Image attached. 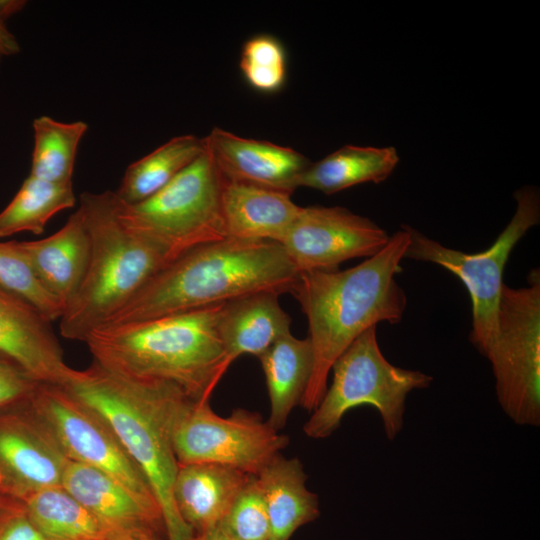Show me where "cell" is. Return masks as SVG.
Listing matches in <instances>:
<instances>
[{
	"label": "cell",
	"mask_w": 540,
	"mask_h": 540,
	"mask_svg": "<svg viewBox=\"0 0 540 540\" xmlns=\"http://www.w3.org/2000/svg\"><path fill=\"white\" fill-rule=\"evenodd\" d=\"M38 383L0 355V409L28 400Z\"/></svg>",
	"instance_id": "obj_32"
},
{
	"label": "cell",
	"mask_w": 540,
	"mask_h": 540,
	"mask_svg": "<svg viewBox=\"0 0 540 540\" xmlns=\"http://www.w3.org/2000/svg\"><path fill=\"white\" fill-rule=\"evenodd\" d=\"M51 321L0 287V355L40 383L66 385L75 370L64 359Z\"/></svg>",
	"instance_id": "obj_14"
},
{
	"label": "cell",
	"mask_w": 540,
	"mask_h": 540,
	"mask_svg": "<svg viewBox=\"0 0 540 540\" xmlns=\"http://www.w3.org/2000/svg\"><path fill=\"white\" fill-rule=\"evenodd\" d=\"M2 485H3V476H2V474L0 472V489H1Z\"/></svg>",
	"instance_id": "obj_37"
},
{
	"label": "cell",
	"mask_w": 540,
	"mask_h": 540,
	"mask_svg": "<svg viewBox=\"0 0 540 540\" xmlns=\"http://www.w3.org/2000/svg\"><path fill=\"white\" fill-rule=\"evenodd\" d=\"M410 242L405 225L386 246L358 265L299 273L290 293L308 321L312 374L300 405L313 411L328 387L335 360L363 332L380 322L402 320L407 297L396 275Z\"/></svg>",
	"instance_id": "obj_1"
},
{
	"label": "cell",
	"mask_w": 540,
	"mask_h": 540,
	"mask_svg": "<svg viewBox=\"0 0 540 540\" xmlns=\"http://www.w3.org/2000/svg\"><path fill=\"white\" fill-rule=\"evenodd\" d=\"M298 276L280 243L226 237L175 257L102 326L200 309L261 291L290 293Z\"/></svg>",
	"instance_id": "obj_2"
},
{
	"label": "cell",
	"mask_w": 540,
	"mask_h": 540,
	"mask_svg": "<svg viewBox=\"0 0 540 540\" xmlns=\"http://www.w3.org/2000/svg\"><path fill=\"white\" fill-rule=\"evenodd\" d=\"M61 486L106 525L124 529H150L165 535L160 511L143 503L101 470L69 461L63 472Z\"/></svg>",
	"instance_id": "obj_19"
},
{
	"label": "cell",
	"mask_w": 540,
	"mask_h": 540,
	"mask_svg": "<svg viewBox=\"0 0 540 540\" xmlns=\"http://www.w3.org/2000/svg\"><path fill=\"white\" fill-rule=\"evenodd\" d=\"M28 402L70 461L103 471L160 511L143 473L96 408L66 387L52 383L39 382Z\"/></svg>",
	"instance_id": "obj_11"
},
{
	"label": "cell",
	"mask_w": 540,
	"mask_h": 540,
	"mask_svg": "<svg viewBox=\"0 0 540 540\" xmlns=\"http://www.w3.org/2000/svg\"><path fill=\"white\" fill-rule=\"evenodd\" d=\"M28 400L0 409V490L19 497L61 485L70 461Z\"/></svg>",
	"instance_id": "obj_13"
},
{
	"label": "cell",
	"mask_w": 540,
	"mask_h": 540,
	"mask_svg": "<svg viewBox=\"0 0 540 540\" xmlns=\"http://www.w3.org/2000/svg\"><path fill=\"white\" fill-rule=\"evenodd\" d=\"M18 246L65 311L81 286L90 257L89 232L80 209L54 234Z\"/></svg>",
	"instance_id": "obj_18"
},
{
	"label": "cell",
	"mask_w": 540,
	"mask_h": 540,
	"mask_svg": "<svg viewBox=\"0 0 540 540\" xmlns=\"http://www.w3.org/2000/svg\"><path fill=\"white\" fill-rule=\"evenodd\" d=\"M0 287L35 307L53 322L64 308L44 287L17 241L0 242Z\"/></svg>",
	"instance_id": "obj_28"
},
{
	"label": "cell",
	"mask_w": 540,
	"mask_h": 540,
	"mask_svg": "<svg viewBox=\"0 0 540 540\" xmlns=\"http://www.w3.org/2000/svg\"><path fill=\"white\" fill-rule=\"evenodd\" d=\"M78 208L89 232L90 257L81 286L59 320L62 337L84 342L175 257L124 224L114 191L84 192Z\"/></svg>",
	"instance_id": "obj_5"
},
{
	"label": "cell",
	"mask_w": 540,
	"mask_h": 540,
	"mask_svg": "<svg viewBox=\"0 0 540 540\" xmlns=\"http://www.w3.org/2000/svg\"><path fill=\"white\" fill-rule=\"evenodd\" d=\"M390 236L369 218L340 207L308 206L301 210L281 245L299 273L334 271L354 258L381 251Z\"/></svg>",
	"instance_id": "obj_12"
},
{
	"label": "cell",
	"mask_w": 540,
	"mask_h": 540,
	"mask_svg": "<svg viewBox=\"0 0 540 540\" xmlns=\"http://www.w3.org/2000/svg\"><path fill=\"white\" fill-rule=\"evenodd\" d=\"M218 529L233 540H271L269 516L255 475L239 492Z\"/></svg>",
	"instance_id": "obj_30"
},
{
	"label": "cell",
	"mask_w": 540,
	"mask_h": 540,
	"mask_svg": "<svg viewBox=\"0 0 540 540\" xmlns=\"http://www.w3.org/2000/svg\"><path fill=\"white\" fill-rule=\"evenodd\" d=\"M1 58H2V56L0 55V61H1Z\"/></svg>",
	"instance_id": "obj_39"
},
{
	"label": "cell",
	"mask_w": 540,
	"mask_h": 540,
	"mask_svg": "<svg viewBox=\"0 0 540 540\" xmlns=\"http://www.w3.org/2000/svg\"><path fill=\"white\" fill-rule=\"evenodd\" d=\"M300 210L289 193L222 178L226 237L281 243Z\"/></svg>",
	"instance_id": "obj_17"
},
{
	"label": "cell",
	"mask_w": 540,
	"mask_h": 540,
	"mask_svg": "<svg viewBox=\"0 0 540 540\" xmlns=\"http://www.w3.org/2000/svg\"><path fill=\"white\" fill-rule=\"evenodd\" d=\"M222 178L292 193L311 163L298 151L215 127L205 137Z\"/></svg>",
	"instance_id": "obj_15"
},
{
	"label": "cell",
	"mask_w": 540,
	"mask_h": 540,
	"mask_svg": "<svg viewBox=\"0 0 540 540\" xmlns=\"http://www.w3.org/2000/svg\"><path fill=\"white\" fill-rule=\"evenodd\" d=\"M195 540H233L225 535L221 530L214 529L207 533L196 535Z\"/></svg>",
	"instance_id": "obj_36"
},
{
	"label": "cell",
	"mask_w": 540,
	"mask_h": 540,
	"mask_svg": "<svg viewBox=\"0 0 540 540\" xmlns=\"http://www.w3.org/2000/svg\"><path fill=\"white\" fill-rule=\"evenodd\" d=\"M399 162L394 147L345 145L317 162H311L300 175L297 187H307L327 195L358 184L385 181Z\"/></svg>",
	"instance_id": "obj_23"
},
{
	"label": "cell",
	"mask_w": 540,
	"mask_h": 540,
	"mask_svg": "<svg viewBox=\"0 0 540 540\" xmlns=\"http://www.w3.org/2000/svg\"><path fill=\"white\" fill-rule=\"evenodd\" d=\"M255 476L268 512L271 540H289L298 528L319 517L318 496L307 488V475L297 458L280 453Z\"/></svg>",
	"instance_id": "obj_21"
},
{
	"label": "cell",
	"mask_w": 540,
	"mask_h": 540,
	"mask_svg": "<svg viewBox=\"0 0 540 540\" xmlns=\"http://www.w3.org/2000/svg\"><path fill=\"white\" fill-rule=\"evenodd\" d=\"M171 439L179 465L214 463L250 475H257L289 442L256 412L238 408L221 417L209 400L189 398L175 413Z\"/></svg>",
	"instance_id": "obj_10"
},
{
	"label": "cell",
	"mask_w": 540,
	"mask_h": 540,
	"mask_svg": "<svg viewBox=\"0 0 540 540\" xmlns=\"http://www.w3.org/2000/svg\"><path fill=\"white\" fill-rule=\"evenodd\" d=\"M222 304L101 326L84 343L93 361L114 374L168 383L206 401L232 364L218 330Z\"/></svg>",
	"instance_id": "obj_3"
},
{
	"label": "cell",
	"mask_w": 540,
	"mask_h": 540,
	"mask_svg": "<svg viewBox=\"0 0 540 540\" xmlns=\"http://www.w3.org/2000/svg\"><path fill=\"white\" fill-rule=\"evenodd\" d=\"M332 382L303 426L312 439H324L340 426L351 409L362 405L375 408L388 440H394L404 426L406 399L413 390L428 388L433 377L390 363L383 355L377 326L358 336L331 367Z\"/></svg>",
	"instance_id": "obj_6"
},
{
	"label": "cell",
	"mask_w": 540,
	"mask_h": 540,
	"mask_svg": "<svg viewBox=\"0 0 540 540\" xmlns=\"http://www.w3.org/2000/svg\"><path fill=\"white\" fill-rule=\"evenodd\" d=\"M204 149V138L191 134L171 138L126 168L114 191L117 198L127 205L146 200L170 183Z\"/></svg>",
	"instance_id": "obj_24"
},
{
	"label": "cell",
	"mask_w": 540,
	"mask_h": 540,
	"mask_svg": "<svg viewBox=\"0 0 540 540\" xmlns=\"http://www.w3.org/2000/svg\"><path fill=\"white\" fill-rule=\"evenodd\" d=\"M221 189V174L205 142L204 151L151 197L132 205L118 199L119 213L128 228L177 257L226 238Z\"/></svg>",
	"instance_id": "obj_7"
},
{
	"label": "cell",
	"mask_w": 540,
	"mask_h": 540,
	"mask_svg": "<svg viewBox=\"0 0 540 540\" xmlns=\"http://www.w3.org/2000/svg\"><path fill=\"white\" fill-rule=\"evenodd\" d=\"M515 213L486 250L467 253L444 246L415 228L405 225L410 242L404 258L437 264L457 276L466 287L472 305L470 342L484 357L498 329V307L503 273L509 256L523 236L540 221V196L535 187L515 191Z\"/></svg>",
	"instance_id": "obj_8"
},
{
	"label": "cell",
	"mask_w": 540,
	"mask_h": 540,
	"mask_svg": "<svg viewBox=\"0 0 540 540\" xmlns=\"http://www.w3.org/2000/svg\"><path fill=\"white\" fill-rule=\"evenodd\" d=\"M32 127L34 146L30 175L53 183H72L78 147L88 124L39 116Z\"/></svg>",
	"instance_id": "obj_27"
},
{
	"label": "cell",
	"mask_w": 540,
	"mask_h": 540,
	"mask_svg": "<svg viewBox=\"0 0 540 540\" xmlns=\"http://www.w3.org/2000/svg\"><path fill=\"white\" fill-rule=\"evenodd\" d=\"M75 203L72 183H53L29 174L0 212V237L21 232L40 235L53 216L74 207Z\"/></svg>",
	"instance_id": "obj_26"
},
{
	"label": "cell",
	"mask_w": 540,
	"mask_h": 540,
	"mask_svg": "<svg viewBox=\"0 0 540 540\" xmlns=\"http://www.w3.org/2000/svg\"><path fill=\"white\" fill-rule=\"evenodd\" d=\"M160 535L150 529H124L107 525L103 540H162Z\"/></svg>",
	"instance_id": "obj_33"
},
{
	"label": "cell",
	"mask_w": 540,
	"mask_h": 540,
	"mask_svg": "<svg viewBox=\"0 0 540 540\" xmlns=\"http://www.w3.org/2000/svg\"><path fill=\"white\" fill-rule=\"evenodd\" d=\"M265 375L270 402L268 423L277 431L286 425L291 411L300 405L313 369L308 338L291 332L283 335L258 357Z\"/></svg>",
	"instance_id": "obj_22"
},
{
	"label": "cell",
	"mask_w": 540,
	"mask_h": 540,
	"mask_svg": "<svg viewBox=\"0 0 540 540\" xmlns=\"http://www.w3.org/2000/svg\"><path fill=\"white\" fill-rule=\"evenodd\" d=\"M250 474L214 463L179 465L173 500L195 535L217 529Z\"/></svg>",
	"instance_id": "obj_16"
},
{
	"label": "cell",
	"mask_w": 540,
	"mask_h": 540,
	"mask_svg": "<svg viewBox=\"0 0 540 540\" xmlns=\"http://www.w3.org/2000/svg\"><path fill=\"white\" fill-rule=\"evenodd\" d=\"M279 294L261 291L225 302L218 330L231 362L243 354L261 356L290 332V316L278 301Z\"/></svg>",
	"instance_id": "obj_20"
},
{
	"label": "cell",
	"mask_w": 540,
	"mask_h": 540,
	"mask_svg": "<svg viewBox=\"0 0 540 540\" xmlns=\"http://www.w3.org/2000/svg\"><path fill=\"white\" fill-rule=\"evenodd\" d=\"M44 540H57V539H49V538H45Z\"/></svg>",
	"instance_id": "obj_38"
},
{
	"label": "cell",
	"mask_w": 540,
	"mask_h": 540,
	"mask_svg": "<svg viewBox=\"0 0 540 540\" xmlns=\"http://www.w3.org/2000/svg\"><path fill=\"white\" fill-rule=\"evenodd\" d=\"M528 285L503 284L496 338L485 358L491 364L497 401L517 425H540V271Z\"/></svg>",
	"instance_id": "obj_9"
},
{
	"label": "cell",
	"mask_w": 540,
	"mask_h": 540,
	"mask_svg": "<svg viewBox=\"0 0 540 540\" xmlns=\"http://www.w3.org/2000/svg\"><path fill=\"white\" fill-rule=\"evenodd\" d=\"M26 3L24 0H0V18L6 22L8 18L19 13Z\"/></svg>",
	"instance_id": "obj_35"
},
{
	"label": "cell",
	"mask_w": 540,
	"mask_h": 540,
	"mask_svg": "<svg viewBox=\"0 0 540 540\" xmlns=\"http://www.w3.org/2000/svg\"><path fill=\"white\" fill-rule=\"evenodd\" d=\"M64 387L96 408L112 426L153 492L166 540H195L173 500L179 464L171 428L176 411L189 397L171 384L125 378L94 361L83 370H75Z\"/></svg>",
	"instance_id": "obj_4"
},
{
	"label": "cell",
	"mask_w": 540,
	"mask_h": 540,
	"mask_svg": "<svg viewBox=\"0 0 540 540\" xmlns=\"http://www.w3.org/2000/svg\"><path fill=\"white\" fill-rule=\"evenodd\" d=\"M33 524L24 501L0 490V540H44Z\"/></svg>",
	"instance_id": "obj_31"
},
{
	"label": "cell",
	"mask_w": 540,
	"mask_h": 540,
	"mask_svg": "<svg viewBox=\"0 0 540 540\" xmlns=\"http://www.w3.org/2000/svg\"><path fill=\"white\" fill-rule=\"evenodd\" d=\"M28 514L45 538L103 540L106 524L88 511L61 485L23 495Z\"/></svg>",
	"instance_id": "obj_25"
},
{
	"label": "cell",
	"mask_w": 540,
	"mask_h": 540,
	"mask_svg": "<svg viewBox=\"0 0 540 540\" xmlns=\"http://www.w3.org/2000/svg\"><path fill=\"white\" fill-rule=\"evenodd\" d=\"M239 66L247 84L262 93L280 91L287 79V53L271 34H257L242 46Z\"/></svg>",
	"instance_id": "obj_29"
},
{
	"label": "cell",
	"mask_w": 540,
	"mask_h": 540,
	"mask_svg": "<svg viewBox=\"0 0 540 540\" xmlns=\"http://www.w3.org/2000/svg\"><path fill=\"white\" fill-rule=\"evenodd\" d=\"M20 45L15 36L8 30L6 22L0 18V55L11 56L19 53Z\"/></svg>",
	"instance_id": "obj_34"
}]
</instances>
